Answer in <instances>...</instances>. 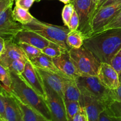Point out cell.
<instances>
[{
  "instance_id": "obj_1",
  "label": "cell",
  "mask_w": 121,
  "mask_h": 121,
  "mask_svg": "<svg viewBox=\"0 0 121 121\" xmlns=\"http://www.w3.org/2000/svg\"><path fill=\"white\" fill-rule=\"evenodd\" d=\"M83 47L91 51L100 63L111 64L115 54L121 48V28L93 34L85 39Z\"/></svg>"
},
{
  "instance_id": "obj_2",
  "label": "cell",
  "mask_w": 121,
  "mask_h": 121,
  "mask_svg": "<svg viewBox=\"0 0 121 121\" xmlns=\"http://www.w3.org/2000/svg\"><path fill=\"white\" fill-rule=\"evenodd\" d=\"M9 73L12 79L11 92L24 104L52 121V115L46 99L31 88L21 76L13 72Z\"/></svg>"
},
{
  "instance_id": "obj_3",
  "label": "cell",
  "mask_w": 121,
  "mask_h": 121,
  "mask_svg": "<svg viewBox=\"0 0 121 121\" xmlns=\"http://www.w3.org/2000/svg\"><path fill=\"white\" fill-rule=\"evenodd\" d=\"M24 28L36 32L48 40L54 42L66 50L70 49L67 44V37L70 31L66 26H59L41 21L34 18L30 23L24 26Z\"/></svg>"
},
{
  "instance_id": "obj_4",
  "label": "cell",
  "mask_w": 121,
  "mask_h": 121,
  "mask_svg": "<svg viewBox=\"0 0 121 121\" xmlns=\"http://www.w3.org/2000/svg\"><path fill=\"white\" fill-rule=\"evenodd\" d=\"M75 80L83 95L95 98L105 104L108 108L114 100L112 90L105 87L97 76H80Z\"/></svg>"
},
{
  "instance_id": "obj_5",
  "label": "cell",
  "mask_w": 121,
  "mask_h": 121,
  "mask_svg": "<svg viewBox=\"0 0 121 121\" xmlns=\"http://www.w3.org/2000/svg\"><path fill=\"white\" fill-rule=\"evenodd\" d=\"M69 52L79 76H97L101 63L91 51L82 46L79 48H70Z\"/></svg>"
},
{
  "instance_id": "obj_6",
  "label": "cell",
  "mask_w": 121,
  "mask_h": 121,
  "mask_svg": "<svg viewBox=\"0 0 121 121\" xmlns=\"http://www.w3.org/2000/svg\"><path fill=\"white\" fill-rule=\"evenodd\" d=\"M74 10L76 11L79 19L78 30L83 35L85 39L92 34L91 22L93 18L96 5L92 0H72Z\"/></svg>"
},
{
  "instance_id": "obj_7",
  "label": "cell",
  "mask_w": 121,
  "mask_h": 121,
  "mask_svg": "<svg viewBox=\"0 0 121 121\" xmlns=\"http://www.w3.org/2000/svg\"><path fill=\"white\" fill-rule=\"evenodd\" d=\"M121 11V0L106 7L99 8L94 14L91 22L92 34L103 30Z\"/></svg>"
},
{
  "instance_id": "obj_8",
  "label": "cell",
  "mask_w": 121,
  "mask_h": 121,
  "mask_svg": "<svg viewBox=\"0 0 121 121\" xmlns=\"http://www.w3.org/2000/svg\"><path fill=\"white\" fill-rule=\"evenodd\" d=\"M12 7H8L0 14V37L5 40H14L17 34L24 28V25L13 17Z\"/></svg>"
},
{
  "instance_id": "obj_9",
  "label": "cell",
  "mask_w": 121,
  "mask_h": 121,
  "mask_svg": "<svg viewBox=\"0 0 121 121\" xmlns=\"http://www.w3.org/2000/svg\"><path fill=\"white\" fill-rule=\"evenodd\" d=\"M46 101L52 117V121H68L65 101L57 93L44 83Z\"/></svg>"
},
{
  "instance_id": "obj_10",
  "label": "cell",
  "mask_w": 121,
  "mask_h": 121,
  "mask_svg": "<svg viewBox=\"0 0 121 121\" xmlns=\"http://www.w3.org/2000/svg\"><path fill=\"white\" fill-rule=\"evenodd\" d=\"M20 76L24 79V80L39 95L42 96L46 100L47 95L43 80L37 69L31 63L30 60L26 63L24 70Z\"/></svg>"
},
{
  "instance_id": "obj_11",
  "label": "cell",
  "mask_w": 121,
  "mask_h": 121,
  "mask_svg": "<svg viewBox=\"0 0 121 121\" xmlns=\"http://www.w3.org/2000/svg\"><path fill=\"white\" fill-rule=\"evenodd\" d=\"M97 76L100 82L109 89L115 90L119 86V74L111 64L101 63Z\"/></svg>"
},
{
  "instance_id": "obj_12",
  "label": "cell",
  "mask_w": 121,
  "mask_h": 121,
  "mask_svg": "<svg viewBox=\"0 0 121 121\" xmlns=\"http://www.w3.org/2000/svg\"><path fill=\"white\" fill-rule=\"evenodd\" d=\"M23 60L28 61V59L23 50L13 40H5V49L0 56V64L5 67L14 60Z\"/></svg>"
},
{
  "instance_id": "obj_13",
  "label": "cell",
  "mask_w": 121,
  "mask_h": 121,
  "mask_svg": "<svg viewBox=\"0 0 121 121\" xmlns=\"http://www.w3.org/2000/svg\"><path fill=\"white\" fill-rule=\"evenodd\" d=\"M5 102V110L7 121H24L22 111L16 98L4 87L2 89Z\"/></svg>"
},
{
  "instance_id": "obj_14",
  "label": "cell",
  "mask_w": 121,
  "mask_h": 121,
  "mask_svg": "<svg viewBox=\"0 0 121 121\" xmlns=\"http://www.w3.org/2000/svg\"><path fill=\"white\" fill-rule=\"evenodd\" d=\"M13 41L15 43H25L42 50L50 43V41L41 35L30 30L24 28L19 32L14 38Z\"/></svg>"
},
{
  "instance_id": "obj_15",
  "label": "cell",
  "mask_w": 121,
  "mask_h": 121,
  "mask_svg": "<svg viewBox=\"0 0 121 121\" xmlns=\"http://www.w3.org/2000/svg\"><path fill=\"white\" fill-rule=\"evenodd\" d=\"M52 59L57 68L66 78L76 79L79 76L75 66L71 60L69 50L65 51L60 56Z\"/></svg>"
},
{
  "instance_id": "obj_16",
  "label": "cell",
  "mask_w": 121,
  "mask_h": 121,
  "mask_svg": "<svg viewBox=\"0 0 121 121\" xmlns=\"http://www.w3.org/2000/svg\"><path fill=\"white\" fill-rule=\"evenodd\" d=\"M80 105L85 109L89 121H99L100 113L108 108L99 100L83 95Z\"/></svg>"
},
{
  "instance_id": "obj_17",
  "label": "cell",
  "mask_w": 121,
  "mask_h": 121,
  "mask_svg": "<svg viewBox=\"0 0 121 121\" xmlns=\"http://www.w3.org/2000/svg\"><path fill=\"white\" fill-rule=\"evenodd\" d=\"M37 68V67H36ZM37 69L44 83L51 87L65 100L63 92L64 77L48 70Z\"/></svg>"
},
{
  "instance_id": "obj_18",
  "label": "cell",
  "mask_w": 121,
  "mask_h": 121,
  "mask_svg": "<svg viewBox=\"0 0 121 121\" xmlns=\"http://www.w3.org/2000/svg\"><path fill=\"white\" fill-rule=\"evenodd\" d=\"M63 92L65 100L79 102L80 104L82 100V94L75 79L64 78Z\"/></svg>"
},
{
  "instance_id": "obj_19",
  "label": "cell",
  "mask_w": 121,
  "mask_h": 121,
  "mask_svg": "<svg viewBox=\"0 0 121 121\" xmlns=\"http://www.w3.org/2000/svg\"><path fill=\"white\" fill-rule=\"evenodd\" d=\"M30 61L37 68L40 69L44 70L50 71V72L57 73L64 78H66L55 66L52 58L48 56L43 54V53L40 56L31 60Z\"/></svg>"
},
{
  "instance_id": "obj_20",
  "label": "cell",
  "mask_w": 121,
  "mask_h": 121,
  "mask_svg": "<svg viewBox=\"0 0 121 121\" xmlns=\"http://www.w3.org/2000/svg\"><path fill=\"white\" fill-rule=\"evenodd\" d=\"M16 99L22 111L24 121H50L39 112L24 104L17 98Z\"/></svg>"
},
{
  "instance_id": "obj_21",
  "label": "cell",
  "mask_w": 121,
  "mask_h": 121,
  "mask_svg": "<svg viewBox=\"0 0 121 121\" xmlns=\"http://www.w3.org/2000/svg\"><path fill=\"white\" fill-rule=\"evenodd\" d=\"M13 15L17 21L24 26L31 22L34 18L29 11L16 5L13 9Z\"/></svg>"
},
{
  "instance_id": "obj_22",
  "label": "cell",
  "mask_w": 121,
  "mask_h": 121,
  "mask_svg": "<svg viewBox=\"0 0 121 121\" xmlns=\"http://www.w3.org/2000/svg\"><path fill=\"white\" fill-rule=\"evenodd\" d=\"M84 37L82 33L79 30L70 31L67 37V44L70 48H79L83 46Z\"/></svg>"
},
{
  "instance_id": "obj_23",
  "label": "cell",
  "mask_w": 121,
  "mask_h": 121,
  "mask_svg": "<svg viewBox=\"0 0 121 121\" xmlns=\"http://www.w3.org/2000/svg\"><path fill=\"white\" fill-rule=\"evenodd\" d=\"M65 51H66V50L60 47L57 44L50 41V43L48 44V46L43 48L41 52L43 54L53 59L60 56Z\"/></svg>"
},
{
  "instance_id": "obj_24",
  "label": "cell",
  "mask_w": 121,
  "mask_h": 121,
  "mask_svg": "<svg viewBox=\"0 0 121 121\" xmlns=\"http://www.w3.org/2000/svg\"><path fill=\"white\" fill-rule=\"evenodd\" d=\"M18 44L23 50L25 54L27 56L30 61L42 54V52L41 50L30 44L25 43H18Z\"/></svg>"
},
{
  "instance_id": "obj_25",
  "label": "cell",
  "mask_w": 121,
  "mask_h": 121,
  "mask_svg": "<svg viewBox=\"0 0 121 121\" xmlns=\"http://www.w3.org/2000/svg\"><path fill=\"white\" fill-rule=\"evenodd\" d=\"M27 61L23 60H14L7 64L4 67L7 69L9 72H13L18 75H21L24 70Z\"/></svg>"
},
{
  "instance_id": "obj_26",
  "label": "cell",
  "mask_w": 121,
  "mask_h": 121,
  "mask_svg": "<svg viewBox=\"0 0 121 121\" xmlns=\"http://www.w3.org/2000/svg\"><path fill=\"white\" fill-rule=\"evenodd\" d=\"M65 105L68 121H72L74 116L79 112L81 105L79 102L65 100Z\"/></svg>"
},
{
  "instance_id": "obj_27",
  "label": "cell",
  "mask_w": 121,
  "mask_h": 121,
  "mask_svg": "<svg viewBox=\"0 0 121 121\" xmlns=\"http://www.w3.org/2000/svg\"><path fill=\"white\" fill-rule=\"evenodd\" d=\"M0 82L8 92H11L12 79L9 71L0 64Z\"/></svg>"
},
{
  "instance_id": "obj_28",
  "label": "cell",
  "mask_w": 121,
  "mask_h": 121,
  "mask_svg": "<svg viewBox=\"0 0 121 121\" xmlns=\"http://www.w3.org/2000/svg\"><path fill=\"white\" fill-rule=\"evenodd\" d=\"M74 11L73 5L72 3H69L67 4H65L64 6L61 13V16H62V20L63 21L64 25L66 27L68 26L69 22L70 20L72 17L73 13Z\"/></svg>"
},
{
  "instance_id": "obj_29",
  "label": "cell",
  "mask_w": 121,
  "mask_h": 121,
  "mask_svg": "<svg viewBox=\"0 0 121 121\" xmlns=\"http://www.w3.org/2000/svg\"><path fill=\"white\" fill-rule=\"evenodd\" d=\"M107 110L112 115L121 118V102L113 100L108 106Z\"/></svg>"
},
{
  "instance_id": "obj_30",
  "label": "cell",
  "mask_w": 121,
  "mask_h": 121,
  "mask_svg": "<svg viewBox=\"0 0 121 121\" xmlns=\"http://www.w3.org/2000/svg\"><path fill=\"white\" fill-rule=\"evenodd\" d=\"M111 65L115 69L118 73L121 72V48L115 54L111 60Z\"/></svg>"
},
{
  "instance_id": "obj_31",
  "label": "cell",
  "mask_w": 121,
  "mask_h": 121,
  "mask_svg": "<svg viewBox=\"0 0 121 121\" xmlns=\"http://www.w3.org/2000/svg\"><path fill=\"white\" fill-rule=\"evenodd\" d=\"M79 26V17H78V14H77L76 11L75 10L74 11L72 15V17H71L70 20L69 22L67 27L69 29L70 31H74L78 30V27Z\"/></svg>"
},
{
  "instance_id": "obj_32",
  "label": "cell",
  "mask_w": 121,
  "mask_h": 121,
  "mask_svg": "<svg viewBox=\"0 0 121 121\" xmlns=\"http://www.w3.org/2000/svg\"><path fill=\"white\" fill-rule=\"evenodd\" d=\"M4 86H0V120L2 121H7L5 116V102L4 98L2 89Z\"/></svg>"
},
{
  "instance_id": "obj_33",
  "label": "cell",
  "mask_w": 121,
  "mask_h": 121,
  "mask_svg": "<svg viewBox=\"0 0 121 121\" xmlns=\"http://www.w3.org/2000/svg\"><path fill=\"white\" fill-rule=\"evenodd\" d=\"M99 121H121V118L112 115L106 109L100 113Z\"/></svg>"
},
{
  "instance_id": "obj_34",
  "label": "cell",
  "mask_w": 121,
  "mask_h": 121,
  "mask_svg": "<svg viewBox=\"0 0 121 121\" xmlns=\"http://www.w3.org/2000/svg\"><path fill=\"white\" fill-rule=\"evenodd\" d=\"M115 28H121V11L119 12L118 15L111 22H109L106 26H105L102 31Z\"/></svg>"
},
{
  "instance_id": "obj_35",
  "label": "cell",
  "mask_w": 121,
  "mask_h": 121,
  "mask_svg": "<svg viewBox=\"0 0 121 121\" xmlns=\"http://www.w3.org/2000/svg\"><path fill=\"white\" fill-rule=\"evenodd\" d=\"M72 121H89L84 107L81 106L79 112L74 116Z\"/></svg>"
},
{
  "instance_id": "obj_36",
  "label": "cell",
  "mask_w": 121,
  "mask_h": 121,
  "mask_svg": "<svg viewBox=\"0 0 121 121\" xmlns=\"http://www.w3.org/2000/svg\"><path fill=\"white\" fill-rule=\"evenodd\" d=\"M35 1L36 0H15V3L16 6L29 10Z\"/></svg>"
},
{
  "instance_id": "obj_37",
  "label": "cell",
  "mask_w": 121,
  "mask_h": 121,
  "mask_svg": "<svg viewBox=\"0 0 121 121\" xmlns=\"http://www.w3.org/2000/svg\"><path fill=\"white\" fill-rule=\"evenodd\" d=\"M119 85L117 89L112 90L113 92V97L114 100L121 102V72L119 73Z\"/></svg>"
},
{
  "instance_id": "obj_38",
  "label": "cell",
  "mask_w": 121,
  "mask_h": 121,
  "mask_svg": "<svg viewBox=\"0 0 121 121\" xmlns=\"http://www.w3.org/2000/svg\"><path fill=\"white\" fill-rule=\"evenodd\" d=\"M15 0H0V14L8 7L13 6Z\"/></svg>"
},
{
  "instance_id": "obj_39",
  "label": "cell",
  "mask_w": 121,
  "mask_h": 121,
  "mask_svg": "<svg viewBox=\"0 0 121 121\" xmlns=\"http://www.w3.org/2000/svg\"><path fill=\"white\" fill-rule=\"evenodd\" d=\"M5 44V40L2 38L0 37V56L4 51Z\"/></svg>"
},
{
  "instance_id": "obj_40",
  "label": "cell",
  "mask_w": 121,
  "mask_h": 121,
  "mask_svg": "<svg viewBox=\"0 0 121 121\" xmlns=\"http://www.w3.org/2000/svg\"><path fill=\"white\" fill-rule=\"evenodd\" d=\"M106 1H107V0H98V4H97L96 7L95 11L94 12V14L98 11V10L99 9V8H101V7H102L103 5H104ZM94 14H93V15H94Z\"/></svg>"
},
{
  "instance_id": "obj_41",
  "label": "cell",
  "mask_w": 121,
  "mask_h": 121,
  "mask_svg": "<svg viewBox=\"0 0 121 121\" xmlns=\"http://www.w3.org/2000/svg\"><path fill=\"white\" fill-rule=\"evenodd\" d=\"M120 1V0H107V1H106V2H105L104 5H103L102 7H106V6L109 5H111V4H113L115 3V2H118V1Z\"/></svg>"
},
{
  "instance_id": "obj_42",
  "label": "cell",
  "mask_w": 121,
  "mask_h": 121,
  "mask_svg": "<svg viewBox=\"0 0 121 121\" xmlns=\"http://www.w3.org/2000/svg\"><path fill=\"white\" fill-rule=\"evenodd\" d=\"M59 1H61V2L65 4H67L70 3V2H71V1H72V0H59Z\"/></svg>"
},
{
  "instance_id": "obj_43",
  "label": "cell",
  "mask_w": 121,
  "mask_h": 121,
  "mask_svg": "<svg viewBox=\"0 0 121 121\" xmlns=\"http://www.w3.org/2000/svg\"><path fill=\"white\" fill-rule=\"evenodd\" d=\"M92 1H93V3H94L95 4L96 7L97 4H98V0H92Z\"/></svg>"
},
{
  "instance_id": "obj_44",
  "label": "cell",
  "mask_w": 121,
  "mask_h": 121,
  "mask_svg": "<svg viewBox=\"0 0 121 121\" xmlns=\"http://www.w3.org/2000/svg\"><path fill=\"white\" fill-rule=\"evenodd\" d=\"M2 86V84L1 83V82H0V86Z\"/></svg>"
},
{
  "instance_id": "obj_45",
  "label": "cell",
  "mask_w": 121,
  "mask_h": 121,
  "mask_svg": "<svg viewBox=\"0 0 121 121\" xmlns=\"http://www.w3.org/2000/svg\"><path fill=\"white\" fill-rule=\"evenodd\" d=\"M39 1V0H36V1Z\"/></svg>"
},
{
  "instance_id": "obj_46",
  "label": "cell",
  "mask_w": 121,
  "mask_h": 121,
  "mask_svg": "<svg viewBox=\"0 0 121 121\" xmlns=\"http://www.w3.org/2000/svg\"><path fill=\"white\" fill-rule=\"evenodd\" d=\"M41 1V0H39V1Z\"/></svg>"
},
{
  "instance_id": "obj_47",
  "label": "cell",
  "mask_w": 121,
  "mask_h": 121,
  "mask_svg": "<svg viewBox=\"0 0 121 121\" xmlns=\"http://www.w3.org/2000/svg\"><path fill=\"white\" fill-rule=\"evenodd\" d=\"M0 121H1V120H0Z\"/></svg>"
}]
</instances>
